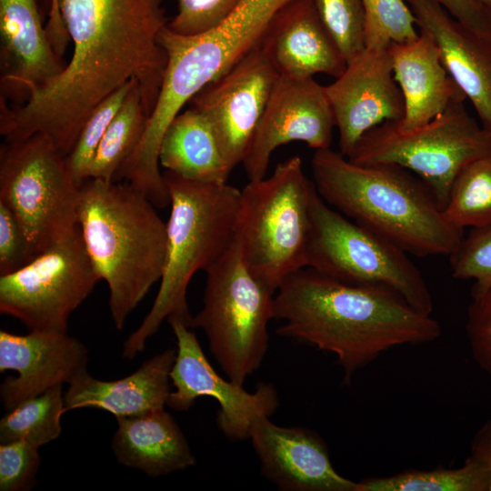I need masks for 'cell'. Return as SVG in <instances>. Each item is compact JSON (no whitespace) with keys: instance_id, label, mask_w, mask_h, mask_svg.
<instances>
[{"instance_id":"6da1fadb","label":"cell","mask_w":491,"mask_h":491,"mask_svg":"<svg viewBox=\"0 0 491 491\" xmlns=\"http://www.w3.org/2000/svg\"><path fill=\"white\" fill-rule=\"evenodd\" d=\"M165 0H49L47 22L62 20L73 43L70 61L23 105L1 99L0 134L16 141L40 133L64 156L93 110L132 79L147 116L163 84L167 55L158 40L167 25Z\"/></svg>"},{"instance_id":"7a4b0ae2","label":"cell","mask_w":491,"mask_h":491,"mask_svg":"<svg viewBox=\"0 0 491 491\" xmlns=\"http://www.w3.org/2000/svg\"><path fill=\"white\" fill-rule=\"evenodd\" d=\"M279 336L336 356L349 383L360 369L400 346L423 345L441 335L440 324L400 295L356 286L310 267L288 276L274 295Z\"/></svg>"},{"instance_id":"3957f363","label":"cell","mask_w":491,"mask_h":491,"mask_svg":"<svg viewBox=\"0 0 491 491\" xmlns=\"http://www.w3.org/2000/svg\"><path fill=\"white\" fill-rule=\"evenodd\" d=\"M311 167L316 188L330 206L407 254L450 256L464 237L425 182L404 167L356 164L330 147L315 151Z\"/></svg>"},{"instance_id":"277c9868","label":"cell","mask_w":491,"mask_h":491,"mask_svg":"<svg viewBox=\"0 0 491 491\" xmlns=\"http://www.w3.org/2000/svg\"><path fill=\"white\" fill-rule=\"evenodd\" d=\"M156 208L126 182L88 178L79 189L77 224L118 330L162 277L166 223Z\"/></svg>"},{"instance_id":"5b68a950","label":"cell","mask_w":491,"mask_h":491,"mask_svg":"<svg viewBox=\"0 0 491 491\" xmlns=\"http://www.w3.org/2000/svg\"><path fill=\"white\" fill-rule=\"evenodd\" d=\"M171 211L160 286L151 309L125 341L123 357L132 359L165 319L177 316L191 327L187 304L191 278L216 263L236 239L241 190L227 184L203 183L165 171Z\"/></svg>"},{"instance_id":"8992f818","label":"cell","mask_w":491,"mask_h":491,"mask_svg":"<svg viewBox=\"0 0 491 491\" xmlns=\"http://www.w3.org/2000/svg\"><path fill=\"white\" fill-rule=\"evenodd\" d=\"M315 190L297 155L241 190L236 241L249 270L273 293L307 266Z\"/></svg>"},{"instance_id":"52a82bcc","label":"cell","mask_w":491,"mask_h":491,"mask_svg":"<svg viewBox=\"0 0 491 491\" xmlns=\"http://www.w3.org/2000/svg\"><path fill=\"white\" fill-rule=\"evenodd\" d=\"M292 0H240L211 29L183 35L166 25L158 40L167 55L163 84L147 118L143 138L158 145L183 106L205 86L220 77L259 46L276 13Z\"/></svg>"},{"instance_id":"ba28073f","label":"cell","mask_w":491,"mask_h":491,"mask_svg":"<svg viewBox=\"0 0 491 491\" xmlns=\"http://www.w3.org/2000/svg\"><path fill=\"white\" fill-rule=\"evenodd\" d=\"M205 272L203 307L191 327L203 330L227 378L244 386L267 352L275 293L249 270L236 239Z\"/></svg>"},{"instance_id":"9c48e42d","label":"cell","mask_w":491,"mask_h":491,"mask_svg":"<svg viewBox=\"0 0 491 491\" xmlns=\"http://www.w3.org/2000/svg\"><path fill=\"white\" fill-rule=\"evenodd\" d=\"M310 210L306 267L346 284L390 289L419 312L432 314L430 290L406 251L334 209L316 188Z\"/></svg>"},{"instance_id":"30bf717a","label":"cell","mask_w":491,"mask_h":491,"mask_svg":"<svg viewBox=\"0 0 491 491\" xmlns=\"http://www.w3.org/2000/svg\"><path fill=\"white\" fill-rule=\"evenodd\" d=\"M486 156H491V132L464 103H456L413 130H401L392 121L372 128L347 158L359 165L392 164L409 170L425 182L443 210L457 174Z\"/></svg>"},{"instance_id":"8fae6325","label":"cell","mask_w":491,"mask_h":491,"mask_svg":"<svg viewBox=\"0 0 491 491\" xmlns=\"http://www.w3.org/2000/svg\"><path fill=\"white\" fill-rule=\"evenodd\" d=\"M79 189L46 135L2 145L0 202L20 222L34 257L77 227Z\"/></svg>"},{"instance_id":"7c38bea8","label":"cell","mask_w":491,"mask_h":491,"mask_svg":"<svg viewBox=\"0 0 491 491\" xmlns=\"http://www.w3.org/2000/svg\"><path fill=\"white\" fill-rule=\"evenodd\" d=\"M98 281L77 225L21 268L0 276V313L30 331L65 333L71 314Z\"/></svg>"},{"instance_id":"4fadbf2b","label":"cell","mask_w":491,"mask_h":491,"mask_svg":"<svg viewBox=\"0 0 491 491\" xmlns=\"http://www.w3.org/2000/svg\"><path fill=\"white\" fill-rule=\"evenodd\" d=\"M166 320L177 345L170 371L174 390L169 393L166 406L185 411L198 397H213L220 406L216 422L222 433L233 441L249 438L255 421L269 417L279 406L274 386L261 383L252 393L229 378H223L207 360L192 327L177 316Z\"/></svg>"},{"instance_id":"5bb4252c","label":"cell","mask_w":491,"mask_h":491,"mask_svg":"<svg viewBox=\"0 0 491 491\" xmlns=\"http://www.w3.org/2000/svg\"><path fill=\"white\" fill-rule=\"evenodd\" d=\"M278 76L260 45L190 100L211 124L232 170L242 164Z\"/></svg>"},{"instance_id":"9a60e30c","label":"cell","mask_w":491,"mask_h":491,"mask_svg":"<svg viewBox=\"0 0 491 491\" xmlns=\"http://www.w3.org/2000/svg\"><path fill=\"white\" fill-rule=\"evenodd\" d=\"M334 127L325 85L314 77L279 75L242 161L249 180L266 176L280 145L299 141L315 150L329 148Z\"/></svg>"},{"instance_id":"2e32d148","label":"cell","mask_w":491,"mask_h":491,"mask_svg":"<svg viewBox=\"0 0 491 491\" xmlns=\"http://www.w3.org/2000/svg\"><path fill=\"white\" fill-rule=\"evenodd\" d=\"M325 90L338 131L339 152L346 157L369 130L404 116L403 95L388 46H366Z\"/></svg>"},{"instance_id":"e0dca14e","label":"cell","mask_w":491,"mask_h":491,"mask_svg":"<svg viewBox=\"0 0 491 491\" xmlns=\"http://www.w3.org/2000/svg\"><path fill=\"white\" fill-rule=\"evenodd\" d=\"M88 349L67 332L30 331L15 335L0 331V372L14 370L0 387L3 406L9 411L49 388L70 384L86 370Z\"/></svg>"},{"instance_id":"ac0fdd59","label":"cell","mask_w":491,"mask_h":491,"mask_svg":"<svg viewBox=\"0 0 491 491\" xmlns=\"http://www.w3.org/2000/svg\"><path fill=\"white\" fill-rule=\"evenodd\" d=\"M249 438L264 476L285 491H356L357 482L341 476L327 446L313 430L280 426L257 418Z\"/></svg>"},{"instance_id":"d6986e66","label":"cell","mask_w":491,"mask_h":491,"mask_svg":"<svg viewBox=\"0 0 491 491\" xmlns=\"http://www.w3.org/2000/svg\"><path fill=\"white\" fill-rule=\"evenodd\" d=\"M419 30L438 45L443 63L470 101L481 125L491 132V35L455 19L435 0H406Z\"/></svg>"},{"instance_id":"ffe728a7","label":"cell","mask_w":491,"mask_h":491,"mask_svg":"<svg viewBox=\"0 0 491 491\" xmlns=\"http://www.w3.org/2000/svg\"><path fill=\"white\" fill-rule=\"evenodd\" d=\"M261 47L279 75L338 77L346 61L323 25L313 0H292L271 21Z\"/></svg>"},{"instance_id":"44dd1931","label":"cell","mask_w":491,"mask_h":491,"mask_svg":"<svg viewBox=\"0 0 491 491\" xmlns=\"http://www.w3.org/2000/svg\"><path fill=\"white\" fill-rule=\"evenodd\" d=\"M1 90L35 89L53 81L65 66L43 25L36 0H0Z\"/></svg>"},{"instance_id":"7402d4cb","label":"cell","mask_w":491,"mask_h":491,"mask_svg":"<svg viewBox=\"0 0 491 491\" xmlns=\"http://www.w3.org/2000/svg\"><path fill=\"white\" fill-rule=\"evenodd\" d=\"M388 52L405 106L403 118L396 122L399 129L420 127L466 99L446 70L438 45L425 31L419 30L411 41L390 43Z\"/></svg>"},{"instance_id":"603a6c76","label":"cell","mask_w":491,"mask_h":491,"mask_svg":"<svg viewBox=\"0 0 491 491\" xmlns=\"http://www.w3.org/2000/svg\"><path fill=\"white\" fill-rule=\"evenodd\" d=\"M175 354V348H168L145 361L131 375L113 381L96 379L87 370L82 372L65 394L66 411L92 407L118 418L165 408Z\"/></svg>"},{"instance_id":"cb8c5ba5","label":"cell","mask_w":491,"mask_h":491,"mask_svg":"<svg viewBox=\"0 0 491 491\" xmlns=\"http://www.w3.org/2000/svg\"><path fill=\"white\" fill-rule=\"evenodd\" d=\"M116 420L111 446L125 466L160 476L195 465L184 433L165 408Z\"/></svg>"},{"instance_id":"d4e9b609","label":"cell","mask_w":491,"mask_h":491,"mask_svg":"<svg viewBox=\"0 0 491 491\" xmlns=\"http://www.w3.org/2000/svg\"><path fill=\"white\" fill-rule=\"evenodd\" d=\"M159 163L166 171L203 183H227L232 172L211 124L193 107L180 112L166 128Z\"/></svg>"},{"instance_id":"484cf974","label":"cell","mask_w":491,"mask_h":491,"mask_svg":"<svg viewBox=\"0 0 491 491\" xmlns=\"http://www.w3.org/2000/svg\"><path fill=\"white\" fill-rule=\"evenodd\" d=\"M147 118L136 81L97 146L88 178L114 182L118 170L139 144Z\"/></svg>"},{"instance_id":"4316f807","label":"cell","mask_w":491,"mask_h":491,"mask_svg":"<svg viewBox=\"0 0 491 491\" xmlns=\"http://www.w3.org/2000/svg\"><path fill=\"white\" fill-rule=\"evenodd\" d=\"M488 475L471 455L458 467L406 470L357 482L356 491H488Z\"/></svg>"},{"instance_id":"83f0119b","label":"cell","mask_w":491,"mask_h":491,"mask_svg":"<svg viewBox=\"0 0 491 491\" xmlns=\"http://www.w3.org/2000/svg\"><path fill=\"white\" fill-rule=\"evenodd\" d=\"M66 412L62 385L17 405L0 421V443L25 440L38 447L56 439Z\"/></svg>"},{"instance_id":"f1b7e54d","label":"cell","mask_w":491,"mask_h":491,"mask_svg":"<svg viewBox=\"0 0 491 491\" xmlns=\"http://www.w3.org/2000/svg\"><path fill=\"white\" fill-rule=\"evenodd\" d=\"M442 212L463 230L491 225V156L472 161L457 174Z\"/></svg>"},{"instance_id":"f546056e","label":"cell","mask_w":491,"mask_h":491,"mask_svg":"<svg viewBox=\"0 0 491 491\" xmlns=\"http://www.w3.org/2000/svg\"><path fill=\"white\" fill-rule=\"evenodd\" d=\"M136 81L132 79L104 99L83 125L74 146L65 157L68 170L78 186L88 178V170L97 146Z\"/></svg>"},{"instance_id":"4dcf8cb0","label":"cell","mask_w":491,"mask_h":491,"mask_svg":"<svg viewBox=\"0 0 491 491\" xmlns=\"http://www.w3.org/2000/svg\"><path fill=\"white\" fill-rule=\"evenodd\" d=\"M365 15V41L368 47L416 38L419 29L406 0H361Z\"/></svg>"},{"instance_id":"1f68e13d","label":"cell","mask_w":491,"mask_h":491,"mask_svg":"<svg viewBox=\"0 0 491 491\" xmlns=\"http://www.w3.org/2000/svg\"><path fill=\"white\" fill-rule=\"evenodd\" d=\"M313 3L346 62L366 47L361 0H313Z\"/></svg>"},{"instance_id":"d6a6232c","label":"cell","mask_w":491,"mask_h":491,"mask_svg":"<svg viewBox=\"0 0 491 491\" xmlns=\"http://www.w3.org/2000/svg\"><path fill=\"white\" fill-rule=\"evenodd\" d=\"M452 276L474 280L472 291L491 286V225L472 228L449 256Z\"/></svg>"},{"instance_id":"836d02e7","label":"cell","mask_w":491,"mask_h":491,"mask_svg":"<svg viewBox=\"0 0 491 491\" xmlns=\"http://www.w3.org/2000/svg\"><path fill=\"white\" fill-rule=\"evenodd\" d=\"M38 449L25 440L0 444L1 491L29 490L35 486L41 462Z\"/></svg>"},{"instance_id":"e575fe53","label":"cell","mask_w":491,"mask_h":491,"mask_svg":"<svg viewBox=\"0 0 491 491\" xmlns=\"http://www.w3.org/2000/svg\"><path fill=\"white\" fill-rule=\"evenodd\" d=\"M466 332L474 361L491 379V286L472 291Z\"/></svg>"},{"instance_id":"d590c367","label":"cell","mask_w":491,"mask_h":491,"mask_svg":"<svg viewBox=\"0 0 491 491\" xmlns=\"http://www.w3.org/2000/svg\"><path fill=\"white\" fill-rule=\"evenodd\" d=\"M240 0H178L177 13L166 26L183 35L204 33L225 19Z\"/></svg>"},{"instance_id":"8d00e7d4","label":"cell","mask_w":491,"mask_h":491,"mask_svg":"<svg viewBox=\"0 0 491 491\" xmlns=\"http://www.w3.org/2000/svg\"><path fill=\"white\" fill-rule=\"evenodd\" d=\"M33 258L20 222L11 209L0 202V276L21 268Z\"/></svg>"},{"instance_id":"74e56055","label":"cell","mask_w":491,"mask_h":491,"mask_svg":"<svg viewBox=\"0 0 491 491\" xmlns=\"http://www.w3.org/2000/svg\"><path fill=\"white\" fill-rule=\"evenodd\" d=\"M455 19L475 32L491 35V13L476 0H435Z\"/></svg>"},{"instance_id":"f35d334b","label":"cell","mask_w":491,"mask_h":491,"mask_svg":"<svg viewBox=\"0 0 491 491\" xmlns=\"http://www.w3.org/2000/svg\"><path fill=\"white\" fill-rule=\"evenodd\" d=\"M470 455L486 468L491 491V419L486 420L475 433L470 443Z\"/></svg>"},{"instance_id":"ab89813d","label":"cell","mask_w":491,"mask_h":491,"mask_svg":"<svg viewBox=\"0 0 491 491\" xmlns=\"http://www.w3.org/2000/svg\"><path fill=\"white\" fill-rule=\"evenodd\" d=\"M476 1L491 13V0H476Z\"/></svg>"}]
</instances>
